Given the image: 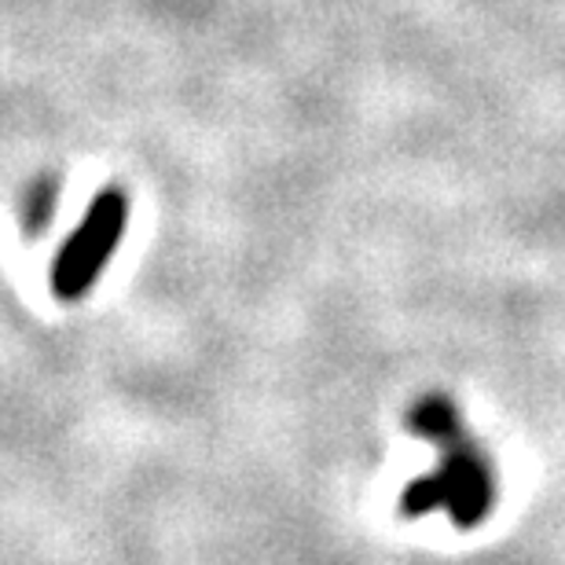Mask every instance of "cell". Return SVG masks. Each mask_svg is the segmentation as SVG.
Masks as SVG:
<instances>
[{"label":"cell","mask_w":565,"mask_h":565,"mask_svg":"<svg viewBox=\"0 0 565 565\" xmlns=\"http://www.w3.org/2000/svg\"><path fill=\"white\" fill-rule=\"evenodd\" d=\"M129 224V199L121 191H104L93 206H88L85 221L77 224V232L63 243V250L55 254L52 265V290L63 301H74L93 287L104 273L107 257L115 254Z\"/></svg>","instance_id":"obj_1"},{"label":"cell","mask_w":565,"mask_h":565,"mask_svg":"<svg viewBox=\"0 0 565 565\" xmlns=\"http://www.w3.org/2000/svg\"><path fill=\"white\" fill-rule=\"evenodd\" d=\"M448 500V484L440 481V473L434 481H419V484H412L408 492H404V511L408 514H426L429 507H437V503H445Z\"/></svg>","instance_id":"obj_2"}]
</instances>
